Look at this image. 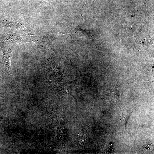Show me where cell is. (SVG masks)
Here are the masks:
<instances>
[{"mask_svg": "<svg viewBox=\"0 0 154 154\" xmlns=\"http://www.w3.org/2000/svg\"><path fill=\"white\" fill-rule=\"evenodd\" d=\"M11 56V52H6L3 56L4 61L5 65L8 68L9 70H11L10 66V61Z\"/></svg>", "mask_w": 154, "mask_h": 154, "instance_id": "1", "label": "cell"}, {"mask_svg": "<svg viewBox=\"0 0 154 154\" xmlns=\"http://www.w3.org/2000/svg\"></svg>", "mask_w": 154, "mask_h": 154, "instance_id": "2", "label": "cell"}]
</instances>
